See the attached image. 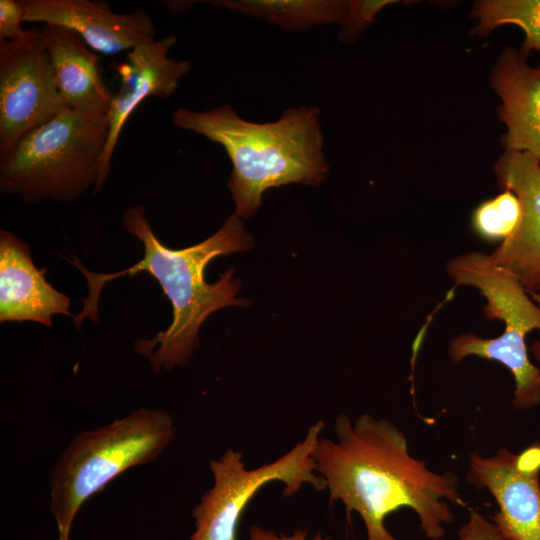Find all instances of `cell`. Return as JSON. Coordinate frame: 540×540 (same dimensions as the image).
<instances>
[{
  "label": "cell",
  "mask_w": 540,
  "mask_h": 540,
  "mask_svg": "<svg viewBox=\"0 0 540 540\" xmlns=\"http://www.w3.org/2000/svg\"><path fill=\"white\" fill-rule=\"evenodd\" d=\"M521 206L517 196L504 190L493 199L480 204L473 215L478 235L489 240H506L518 226Z\"/></svg>",
  "instance_id": "obj_18"
},
{
  "label": "cell",
  "mask_w": 540,
  "mask_h": 540,
  "mask_svg": "<svg viewBox=\"0 0 540 540\" xmlns=\"http://www.w3.org/2000/svg\"><path fill=\"white\" fill-rule=\"evenodd\" d=\"M446 271L455 286L479 290L486 300L483 309L487 319L504 323L502 334L496 338L485 339L473 333L453 338L448 348L452 362L476 356L501 363L514 377L512 406L520 410L538 406L540 373L529 359L525 339L531 331H540V306L513 273L496 265L483 252L473 251L451 259Z\"/></svg>",
  "instance_id": "obj_6"
},
{
  "label": "cell",
  "mask_w": 540,
  "mask_h": 540,
  "mask_svg": "<svg viewBox=\"0 0 540 540\" xmlns=\"http://www.w3.org/2000/svg\"><path fill=\"white\" fill-rule=\"evenodd\" d=\"M392 1H348L347 11L341 24V37L350 38L366 27Z\"/></svg>",
  "instance_id": "obj_19"
},
{
  "label": "cell",
  "mask_w": 540,
  "mask_h": 540,
  "mask_svg": "<svg viewBox=\"0 0 540 540\" xmlns=\"http://www.w3.org/2000/svg\"><path fill=\"white\" fill-rule=\"evenodd\" d=\"M460 540H504L494 523L470 509L468 520L458 531Z\"/></svg>",
  "instance_id": "obj_21"
},
{
  "label": "cell",
  "mask_w": 540,
  "mask_h": 540,
  "mask_svg": "<svg viewBox=\"0 0 540 540\" xmlns=\"http://www.w3.org/2000/svg\"><path fill=\"white\" fill-rule=\"evenodd\" d=\"M513 48L499 58L492 86L502 100L500 119L508 132L501 137L506 151L528 152L540 162V66L530 67Z\"/></svg>",
  "instance_id": "obj_14"
},
{
  "label": "cell",
  "mask_w": 540,
  "mask_h": 540,
  "mask_svg": "<svg viewBox=\"0 0 540 540\" xmlns=\"http://www.w3.org/2000/svg\"><path fill=\"white\" fill-rule=\"evenodd\" d=\"M479 25L472 31L485 35L503 24H516L525 32L520 52L525 57L531 49L540 52V0H484L476 2L472 13Z\"/></svg>",
  "instance_id": "obj_17"
},
{
  "label": "cell",
  "mask_w": 540,
  "mask_h": 540,
  "mask_svg": "<svg viewBox=\"0 0 540 540\" xmlns=\"http://www.w3.org/2000/svg\"><path fill=\"white\" fill-rule=\"evenodd\" d=\"M23 5L24 22L71 29L105 55L127 53L156 40L157 28L145 10L117 13L107 3L91 0H24Z\"/></svg>",
  "instance_id": "obj_12"
},
{
  "label": "cell",
  "mask_w": 540,
  "mask_h": 540,
  "mask_svg": "<svg viewBox=\"0 0 540 540\" xmlns=\"http://www.w3.org/2000/svg\"><path fill=\"white\" fill-rule=\"evenodd\" d=\"M23 1L0 0V39L17 40L29 35L22 27L24 22Z\"/></svg>",
  "instance_id": "obj_20"
},
{
  "label": "cell",
  "mask_w": 540,
  "mask_h": 540,
  "mask_svg": "<svg viewBox=\"0 0 540 540\" xmlns=\"http://www.w3.org/2000/svg\"><path fill=\"white\" fill-rule=\"evenodd\" d=\"M498 185L521 206L517 228L490 254L526 291L540 294V162L528 152L506 151L494 166Z\"/></svg>",
  "instance_id": "obj_11"
},
{
  "label": "cell",
  "mask_w": 540,
  "mask_h": 540,
  "mask_svg": "<svg viewBox=\"0 0 540 540\" xmlns=\"http://www.w3.org/2000/svg\"><path fill=\"white\" fill-rule=\"evenodd\" d=\"M176 435L172 416L139 408L101 427L78 433L56 461L50 478V510L58 540H69L81 506L131 467L160 456Z\"/></svg>",
  "instance_id": "obj_4"
},
{
  "label": "cell",
  "mask_w": 540,
  "mask_h": 540,
  "mask_svg": "<svg viewBox=\"0 0 540 540\" xmlns=\"http://www.w3.org/2000/svg\"><path fill=\"white\" fill-rule=\"evenodd\" d=\"M123 227L143 244L142 259L129 268L115 273H93L78 259L71 261L84 274L87 296L83 308L74 316L77 329L89 318L98 320L100 293L110 281L125 275L134 276L147 272L160 285L172 305L171 324L151 339L135 342V350L148 357L155 372L184 366L198 346L199 329L215 311L229 306H244L236 298L240 280L233 278V269L227 270L215 283H207V265L218 256L249 250L253 238L244 228L240 217L232 214L221 228L206 240L184 249H170L160 242L150 227L142 205H135L123 212Z\"/></svg>",
  "instance_id": "obj_2"
},
{
  "label": "cell",
  "mask_w": 540,
  "mask_h": 540,
  "mask_svg": "<svg viewBox=\"0 0 540 540\" xmlns=\"http://www.w3.org/2000/svg\"><path fill=\"white\" fill-rule=\"evenodd\" d=\"M172 122L223 147L233 166L227 185L240 218L258 211L266 190L293 183L317 186L329 171L316 107L289 108L266 123L245 120L230 105L178 108Z\"/></svg>",
  "instance_id": "obj_3"
},
{
  "label": "cell",
  "mask_w": 540,
  "mask_h": 540,
  "mask_svg": "<svg viewBox=\"0 0 540 540\" xmlns=\"http://www.w3.org/2000/svg\"><path fill=\"white\" fill-rule=\"evenodd\" d=\"M334 430L335 441L320 437L314 449L316 471L330 502L341 501L348 514L360 515L367 540H399L385 519L403 507L418 515L428 539L444 537L454 520L449 503L465 505L454 472L436 473L413 457L402 431L386 419L362 414L352 423L339 414Z\"/></svg>",
  "instance_id": "obj_1"
},
{
  "label": "cell",
  "mask_w": 540,
  "mask_h": 540,
  "mask_svg": "<svg viewBox=\"0 0 540 540\" xmlns=\"http://www.w3.org/2000/svg\"><path fill=\"white\" fill-rule=\"evenodd\" d=\"M529 294V293H528ZM530 297L540 306V294L530 293ZM530 351L538 363V369L540 373V339L534 341L530 346Z\"/></svg>",
  "instance_id": "obj_23"
},
{
  "label": "cell",
  "mask_w": 540,
  "mask_h": 540,
  "mask_svg": "<svg viewBox=\"0 0 540 540\" xmlns=\"http://www.w3.org/2000/svg\"><path fill=\"white\" fill-rule=\"evenodd\" d=\"M323 428V421H317L287 453L254 469H247L243 454L232 448L212 459L209 468L213 485L192 511L195 529L188 540H238L244 511L270 482H281L285 486L284 496L297 493L306 484L317 491L326 489L313 458Z\"/></svg>",
  "instance_id": "obj_7"
},
{
  "label": "cell",
  "mask_w": 540,
  "mask_h": 540,
  "mask_svg": "<svg viewBox=\"0 0 540 540\" xmlns=\"http://www.w3.org/2000/svg\"><path fill=\"white\" fill-rule=\"evenodd\" d=\"M176 41V36L168 35L141 44L127 52L126 60L116 65L120 84L105 114L109 136L95 192H99L108 179L119 137L135 109L149 97L164 99L171 96L179 87L180 80L191 70L190 61L168 56Z\"/></svg>",
  "instance_id": "obj_10"
},
{
  "label": "cell",
  "mask_w": 540,
  "mask_h": 540,
  "mask_svg": "<svg viewBox=\"0 0 540 540\" xmlns=\"http://www.w3.org/2000/svg\"><path fill=\"white\" fill-rule=\"evenodd\" d=\"M38 269L29 246L9 231H0V321H34L49 327L57 314L72 317L70 299Z\"/></svg>",
  "instance_id": "obj_13"
},
{
  "label": "cell",
  "mask_w": 540,
  "mask_h": 540,
  "mask_svg": "<svg viewBox=\"0 0 540 540\" xmlns=\"http://www.w3.org/2000/svg\"><path fill=\"white\" fill-rule=\"evenodd\" d=\"M109 136L105 114L65 109L0 163V191L26 204L71 201L95 188Z\"/></svg>",
  "instance_id": "obj_5"
},
{
  "label": "cell",
  "mask_w": 540,
  "mask_h": 540,
  "mask_svg": "<svg viewBox=\"0 0 540 540\" xmlns=\"http://www.w3.org/2000/svg\"><path fill=\"white\" fill-rule=\"evenodd\" d=\"M67 108L40 29L22 39H0V163L27 133Z\"/></svg>",
  "instance_id": "obj_8"
},
{
  "label": "cell",
  "mask_w": 540,
  "mask_h": 540,
  "mask_svg": "<svg viewBox=\"0 0 540 540\" xmlns=\"http://www.w3.org/2000/svg\"><path fill=\"white\" fill-rule=\"evenodd\" d=\"M40 32L66 106L73 110L106 114L113 93L102 78L98 56L71 29L44 25Z\"/></svg>",
  "instance_id": "obj_15"
},
{
  "label": "cell",
  "mask_w": 540,
  "mask_h": 540,
  "mask_svg": "<svg viewBox=\"0 0 540 540\" xmlns=\"http://www.w3.org/2000/svg\"><path fill=\"white\" fill-rule=\"evenodd\" d=\"M249 540H333V538L331 536L323 537L318 532L314 537L307 539L306 529H296L291 535H285L252 525L249 529Z\"/></svg>",
  "instance_id": "obj_22"
},
{
  "label": "cell",
  "mask_w": 540,
  "mask_h": 540,
  "mask_svg": "<svg viewBox=\"0 0 540 540\" xmlns=\"http://www.w3.org/2000/svg\"><path fill=\"white\" fill-rule=\"evenodd\" d=\"M540 442L513 453L506 448L491 456L471 454L466 480L494 497L491 516L504 540H540Z\"/></svg>",
  "instance_id": "obj_9"
},
{
  "label": "cell",
  "mask_w": 540,
  "mask_h": 540,
  "mask_svg": "<svg viewBox=\"0 0 540 540\" xmlns=\"http://www.w3.org/2000/svg\"><path fill=\"white\" fill-rule=\"evenodd\" d=\"M213 6L298 31L315 25L341 23L348 1L340 0H219Z\"/></svg>",
  "instance_id": "obj_16"
}]
</instances>
